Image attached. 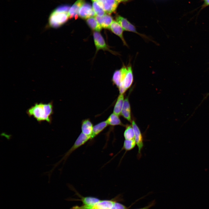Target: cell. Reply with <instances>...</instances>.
<instances>
[{"instance_id":"obj_11","label":"cell","mask_w":209,"mask_h":209,"mask_svg":"<svg viewBox=\"0 0 209 209\" xmlns=\"http://www.w3.org/2000/svg\"><path fill=\"white\" fill-rule=\"evenodd\" d=\"M109 28L113 33L120 37L124 45L128 46L123 37L124 30L120 25L116 21H113L110 26Z\"/></svg>"},{"instance_id":"obj_10","label":"cell","mask_w":209,"mask_h":209,"mask_svg":"<svg viewBox=\"0 0 209 209\" xmlns=\"http://www.w3.org/2000/svg\"><path fill=\"white\" fill-rule=\"evenodd\" d=\"M133 80V75L131 66L128 65V70L123 82L118 88H122L127 90L131 85Z\"/></svg>"},{"instance_id":"obj_1","label":"cell","mask_w":209,"mask_h":209,"mask_svg":"<svg viewBox=\"0 0 209 209\" xmlns=\"http://www.w3.org/2000/svg\"><path fill=\"white\" fill-rule=\"evenodd\" d=\"M26 113L29 117L33 116L39 123L46 121L51 124L53 113V101L48 103H36L27 109Z\"/></svg>"},{"instance_id":"obj_27","label":"cell","mask_w":209,"mask_h":209,"mask_svg":"<svg viewBox=\"0 0 209 209\" xmlns=\"http://www.w3.org/2000/svg\"><path fill=\"white\" fill-rule=\"evenodd\" d=\"M105 0H97V1L99 5L103 9L104 4Z\"/></svg>"},{"instance_id":"obj_22","label":"cell","mask_w":209,"mask_h":209,"mask_svg":"<svg viewBox=\"0 0 209 209\" xmlns=\"http://www.w3.org/2000/svg\"><path fill=\"white\" fill-rule=\"evenodd\" d=\"M136 143L134 139L125 140L122 150L124 149L126 151L132 149L135 147Z\"/></svg>"},{"instance_id":"obj_3","label":"cell","mask_w":209,"mask_h":209,"mask_svg":"<svg viewBox=\"0 0 209 209\" xmlns=\"http://www.w3.org/2000/svg\"><path fill=\"white\" fill-rule=\"evenodd\" d=\"M89 140H91V137L87 136L81 132L76 140L74 144L71 148L64 155L63 157L58 162L53 165L54 167L53 169L49 171L48 174L49 178L51 176V174L53 172L55 169L58 165L60 164L63 161H64V164L65 163L66 160L70 155L75 150L85 144Z\"/></svg>"},{"instance_id":"obj_8","label":"cell","mask_w":209,"mask_h":209,"mask_svg":"<svg viewBox=\"0 0 209 209\" xmlns=\"http://www.w3.org/2000/svg\"><path fill=\"white\" fill-rule=\"evenodd\" d=\"M78 15L83 19H87L96 15L91 4L88 3H84L82 5L79 10Z\"/></svg>"},{"instance_id":"obj_12","label":"cell","mask_w":209,"mask_h":209,"mask_svg":"<svg viewBox=\"0 0 209 209\" xmlns=\"http://www.w3.org/2000/svg\"><path fill=\"white\" fill-rule=\"evenodd\" d=\"M69 188H71L72 190H74L77 195L80 198V199H79V200L81 201L82 202L83 204L84 205L87 206L93 205L100 201V200L99 199L96 197H82L78 193L74 188L73 187L72 185H69Z\"/></svg>"},{"instance_id":"obj_19","label":"cell","mask_w":209,"mask_h":209,"mask_svg":"<svg viewBox=\"0 0 209 209\" xmlns=\"http://www.w3.org/2000/svg\"><path fill=\"white\" fill-rule=\"evenodd\" d=\"M106 121L108 125L111 126L120 125L124 126L118 116L113 113L110 115Z\"/></svg>"},{"instance_id":"obj_4","label":"cell","mask_w":209,"mask_h":209,"mask_svg":"<svg viewBox=\"0 0 209 209\" xmlns=\"http://www.w3.org/2000/svg\"><path fill=\"white\" fill-rule=\"evenodd\" d=\"M123 201L121 195H119L111 200H104L99 201L95 204L90 206L82 205L75 206L71 209H111L116 202Z\"/></svg>"},{"instance_id":"obj_13","label":"cell","mask_w":209,"mask_h":209,"mask_svg":"<svg viewBox=\"0 0 209 209\" xmlns=\"http://www.w3.org/2000/svg\"><path fill=\"white\" fill-rule=\"evenodd\" d=\"M85 0H77L70 8L69 11V18L75 17L77 19L78 17V12L80 8L84 3Z\"/></svg>"},{"instance_id":"obj_6","label":"cell","mask_w":209,"mask_h":209,"mask_svg":"<svg viewBox=\"0 0 209 209\" xmlns=\"http://www.w3.org/2000/svg\"><path fill=\"white\" fill-rule=\"evenodd\" d=\"M134 135V139L138 147L139 157L141 155V151L144 146L143 139L140 131L135 122H132Z\"/></svg>"},{"instance_id":"obj_26","label":"cell","mask_w":209,"mask_h":209,"mask_svg":"<svg viewBox=\"0 0 209 209\" xmlns=\"http://www.w3.org/2000/svg\"><path fill=\"white\" fill-rule=\"evenodd\" d=\"M156 202L155 200H154L150 202L147 206L141 208L135 209H149L152 207L154 206Z\"/></svg>"},{"instance_id":"obj_2","label":"cell","mask_w":209,"mask_h":209,"mask_svg":"<svg viewBox=\"0 0 209 209\" xmlns=\"http://www.w3.org/2000/svg\"><path fill=\"white\" fill-rule=\"evenodd\" d=\"M70 6H60L51 13L48 19L49 25L53 28H57L65 23L69 18V10Z\"/></svg>"},{"instance_id":"obj_21","label":"cell","mask_w":209,"mask_h":209,"mask_svg":"<svg viewBox=\"0 0 209 209\" xmlns=\"http://www.w3.org/2000/svg\"><path fill=\"white\" fill-rule=\"evenodd\" d=\"M113 18L109 14H105L102 16L101 26L102 28L108 29L109 28L110 26L113 21Z\"/></svg>"},{"instance_id":"obj_24","label":"cell","mask_w":209,"mask_h":209,"mask_svg":"<svg viewBox=\"0 0 209 209\" xmlns=\"http://www.w3.org/2000/svg\"><path fill=\"white\" fill-rule=\"evenodd\" d=\"M93 8L96 15L99 16H102L105 14V12L98 4L97 1L93 3Z\"/></svg>"},{"instance_id":"obj_23","label":"cell","mask_w":209,"mask_h":209,"mask_svg":"<svg viewBox=\"0 0 209 209\" xmlns=\"http://www.w3.org/2000/svg\"><path fill=\"white\" fill-rule=\"evenodd\" d=\"M124 136L125 140L134 139V135L132 126H127L124 133Z\"/></svg>"},{"instance_id":"obj_16","label":"cell","mask_w":209,"mask_h":209,"mask_svg":"<svg viewBox=\"0 0 209 209\" xmlns=\"http://www.w3.org/2000/svg\"><path fill=\"white\" fill-rule=\"evenodd\" d=\"M121 114L128 121H131L130 106L127 98L124 100Z\"/></svg>"},{"instance_id":"obj_9","label":"cell","mask_w":209,"mask_h":209,"mask_svg":"<svg viewBox=\"0 0 209 209\" xmlns=\"http://www.w3.org/2000/svg\"><path fill=\"white\" fill-rule=\"evenodd\" d=\"M128 70V65H123L119 70H116L114 72L112 78L113 83L117 87H119L123 82Z\"/></svg>"},{"instance_id":"obj_17","label":"cell","mask_w":209,"mask_h":209,"mask_svg":"<svg viewBox=\"0 0 209 209\" xmlns=\"http://www.w3.org/2000/svg\"><path fill=\"white\" fill-rule=\"evenodd\" d=\"M108 125L106 121H103L93 126L91 139H92L102 132Z\"/></svg>"},{"instance_id":"obj_30","label":"cell","mask_w":209,"mask_h":209,"mask_svg":"<svg viewBox=\"0 0 209 209\" xmlns=\"http://www.w3.org/2000/svg\"><path fill=\"white\" fill-rule=\"evenodd\" d=\"M96 0H91V1L93 2L96 1Z\"/></svg>"},{"instance_id":"obj_15","label":"cell","mask_w":209,"mask_h":209,"mask_svg":"<svg viewBox=\"0 0 209 209\" xmlns=\"http://www.w3.org/2000/svg\"><path fill=\"white\" fill-rule=\"evenodd\" d=\"M118 4L115 0H105L103 9L108 14H110L115 11Z\"/></svg>"},{"instance_id":"obj_20","label":"cell","mask_w":209,"mask_h":209,"mask_svg":"<svg viewBox=\"0 0 209 209\" xmlns=\"http://www.w3.org/2000/svg\"><path fill=\"white\" fill-rule=\"evenodd\" d=\"M86 22L89 26L93 30L99 32L102 29V26L94 17H91L87 19Z\"/></svg>"},{"instance_id":"obj_7","label":"cell","mask_w":209,"mask_h":209,"mask_svg":"<svg viewBox=\"0 0 209 209\" xmlns=\"http://www.w3.org/2000/svg\"><path fill=\"white\" fill-rule=\"evenodd\" d=\"M93 37L95 44L96 48V53L100 49L108 51L113 53H115L108 48L107 44L100 33L95 31L93 33Z\"/></svg>"},{"instance_id":"obj_14","label":"cell","mask_w":209,"mask_h":209,"mask_svg":"<svg viewBox=\"0 0 209 209\" xmlns=\"http://www.w3.org/2000/svg\"><path fill=\"white\" fill-rule=\"evenodd\" d=\"M93 128V124L89 119L84 120L82 121L81 126L82 132L85 135L90 136L91 138Z\"/></svg>"},{"instance_id":"obj_29","label":"cell","mask_w":209,"mask_h":209,"mask_svg":"<svg viewBox=\"0 0 209 209\" xmlns=\"http://www.w3.org/2000/svg\"><path fill=\"white\" fill-rule=\"evenodd\" d=\"M209 95V93H208L206 95V97H205V98H206L208 95Z\"/></svg>"},{"instance_id":"obj_5","label":"cell","mask_w":209,"mask_h":209,"mask_svg":"<svg viewBox=\"0 0 209 209\" xmlns=\"http://www.w3.org/2000/svg\"><path fill=\"white\" fill-rule=\"evenodd\" d=\"M116 21L120 25L124 30L136 33L144 38L148 39L145 35L139 33L137 31L135 26L131 23L126 19L118 15L116 17Z\"/></svg>"},{"instance_id":"obj_28","label":"cell","mask_w":209,"mask_h":209,"mask_svg":"<svg viewBox=\"0 0 209 209\" xmlns=\"http://www.w3.org/2000/svg\"><path fill=\"white\" fill-rule=\"evenodd\" d=\"M118 3L122 2H126L129 0H115Z\"/></svg>"},{"instance_id":"obj_25","label":"cell","mask_w":209,"mask_h":209,"mask_svg":"<svg viewBox=\"0 0 209 209\" xmlns=\"http://www.w3.org/2000/svg\"><path fill=\"white\" fill-rule=\"evenodd\" d=\"M129 207H127L123 204L117 201L114 203L111 209H129Z\"/></svg>"},{"instance_id":"obj_18","label":"cell","mask_w":209,"mask_h":209,"mask_svg":"<svg viewBox=\"0 0 209 209\" xmlns=\"http://www.w3.org/2000/svg\"><path fill=\"white\" fill-rule=\"evenodd\" d=\"M124 100L123 94H120L114 106L113 112L114 113L118 116L121 114Z\"/></svg>"}]
</instances>
